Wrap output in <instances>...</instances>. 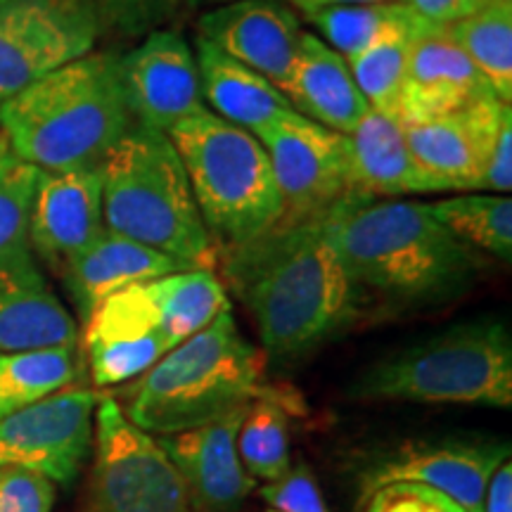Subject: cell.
<instances>
[{
	"label": "cell",
	"mask_w": 512,
	"mask_h": 512,
	"mask_svg": "<svg viewBox=\"0 0 512 512\" xmlns=\"http://www.w3.org/2000/svg\"><path fill=\"white\" fill-rule=\"evenodd\" d=\"M100 34L81 0H0V102L91 53Z\"/></svg>",
	"instance_id": "30bf717a"
},
{
	"label": "cell",
	"mask_w": 512,
	"mask_h": 512,
	"mask_svg": "<svg viewBox=\"0 0 512 512\" xmlns=\"http://www.w3.org/2000/svg\"><path fill=\"white\" fill-rule=\"evenodd\" d=\"M285 98L294 112L344 136H349L370 110L349 62L311 31H304L299 41Z\"/></svg>",
	"instance_id": "44dd1931"
},
{
	"label": "cell",
	"mask_w": 512,
	"mask_h": 512,
	"mask_svg": "<svg viewBox=\"0 0 512 512\" xmlns=\"http://www.w3.org/2000/svg\"><path fill=\"white\" fill-rule=\"evenodd\" d=\"M271 512H278V510H271Z\"/></svg>",
	"instance_id": "b9f144b4"
},
{
	"label": "cell",
	"mask_w": 512,
	"mask_h": 512,
	"mask_svg": "<svg viewBox=\"0 0 512 512\" xmlns=\"http://www.w3.org/2000/svg\"><path fill=\"white\" fill-rule=\"evenodd\" d=\"M491 91L489 81L444 29L415 41L399 98V124H420L475 105Z\"/></svg>",
	"instance_id": "d6986e66"
},
{
	"label": "cell",
	"mask_w": 512,
	"mask_h": 512,
	"mask_svg": "<svg viewBox=\"0 0 512 512\" xmlns=\"http://www.w3.org/2000/svg\"><path fill=\"white\" fill-rule=\"evenodd\" d=\"M482 512H512V463L510 458L498 465L486 486Z\"/></svg>",
	"instance_id": "f35d334b"
},
{
	"label": "cell",
	"mask_w": 512,
	"mask_h": 512,
	"mask_svg": "<svg viewBox=\"0 0 512 512\" xmlns=\"http://www.w3.org/2000/svg\"><path fill=\"white\" fill-rule=\"evenodd\" d=\"M361 401L512 406V335L503 318H477L380 358L356 377Z\"/></svg>",
	"instance_id": "8992f818"
},
{
	"label": "cell",
	"mask_w": 512,
	"mask_h": 512,
	"mask_svg": "<svg viewBox=\"0 0 512 512\" xmlns=\"http://www.w3.org/2000/svg\"><path fill=\"white\" fill-rule=\"evenodd\" d=\"M81 377L79 344L0 351V420L74 387Z\"/></svg>",
	"instance_id": "484cf974"
},
{
	"label": "cell",
	"mask_w": 512,
	"mask_h": 512,
	"mask_svg": "<svg viewBox=\"0 0 512 512\" xmlns=\"http://www.w3.org/2000/svg\"><path fill=\"white\" fill-rule=\"evenodd\" d=\"M169 138L219 256L278 226L283 200L271 159L252 131L204 110L176 124Z\"/></svg>",
	"instance_id": "52a82bcc"
},
{
	"label": "cell",
	"mask_w": 512,
	"mask_h": 512,
	"mask_svg": "<svg viewBox=\"0 0 512 512\" xmlns=\"http://www.w3.org/2000/svg\"><path fill=\"white\" fill-rule=\"evenodd\" d=\"M245 406L176 434L155 437L181 475L195 512H238L252 496L256 479L247 475L238 453Z\"/></svg>",
	"instance_id": "9a60e30c"
},
{
	"label": "cell",
	"mask_w": 512,
	"mask_h": 512,
	"mask_svg": "<svg viewBox=\"0 0 512 512\" xmlns=\"http://www.w3.org/2000/svg\"><path fill=\"white\" fill-rule=\"evenodd\" d=\"M202 38L268 81L285 95L297 62L302 24L283 0H233L200 17Z\"/></svg>",
	"instance_id": "2e32d148"
},
{
	"label": "cell",
	"mask_w": 512,
	"mask_h": 512,
	"mask_svg": "<svg viewBox=\"0 0 512 512\" xmlns=\"http://www.w3.org/2000/svg\"><path fill=\"white\" fill-rule=\"evenodd\" d=\"M98 19L100 31L119 38H143L164 29L183 10V0H81Z\"/></svg>",
	"instance_id": "d6a6232c"
},
{
	"label": "cell",
	"mask_w": 512,
	"mask_h": 512,
	"mask_svg": "<svg viewBox=\"0 0 512 512\" xmlns=\"http://www.w3.org/2000/svg\"><path fill=\"white\" fill-rule=\"evenodd\" d=\"M361 512H465L451 496L418 482H394L361 498Z\"/></svg>",
	"instance_id": "836d02e7"
},
{
	"label": "cell",
	"mask_w": 512,
	"mask_h": 512,
	"mask_svg": "<svg viewBox=\"0 0 512 512\" xmlns=\"http://www.w3.org/2000/svg\"><path fill=\"white\" fill-rule=\"evenodd\" d=\"M264 145L278 183L283 216L278 226H299L328 216L354 195L349 138L316 124L299 112L254 133Z\"/></svg>",
	"instance_id": "9c48e42d"
},
{
	"label": "cell",
	"mask_w": 512,
	"mask_h": 512,
	"mask_svg": "<svg viewBox=\"0 0 512 512\" xmlns=\"http://www.w3.org/2000/svg\"><path fill=\"white\" fill-rule=\"evenodd\" d=\"M508 458L510 441H408L363 470L361 498L394 482H418L451 496L465 512H482L489 479Z\"/></svg>",
	"instance_id": "7c38bea8"
},
{
	"label": "cell",
	"mask_w": 512,
	"mask_h": 512,
	"mask_svg": "<svg viewBox=\"0 0 512 512\" xmlns=\"http://www.w3.org/2000/svg\"><path fill=\"white\" fill-rule=\"evenodd\" d=\"M505 105L512 102V0H489L475 15L444 27Z\"/></svg>",
	"instance_id": "83f0119b"
},
{
	"label": "cell",
	"mask_w": 512,
	"mask_h": 512,
	"mask_svg": "<svg viewBox=\"0 0 512 512\" xmlns=\"http://www.w3.org/2000/svg\"><path fill=\"white\" fill-rule=\"evenodd\" d=\"M238 453L247 475L266 484L290 470V418L280 396H259L247 403L238 430Z\"/></svg>",
	"instance_id": "f546056e"
},
{
	"label": "cell",
	"mask_w": 512,
	"mask_h": 512,
	"mask_svg": "<svg viewBox=\"0 0 512 512\" xmlns=\"http://www.w3.org/2000/svg\"><path fill=\"white\" fill-rule=\"evenodd\" d=\"M131 124L114 53L91 50L0 102V131L41 171L95 169Z\"/></svg>",
	"instance_id": "3957f363"
},
{
	"label": "cell",
	"mask_w": 512,
	"mask_h": 512,
	"mask_svg": "<svg viewBox=\"0 0 512 512\" xmlns=\"http://www.w3.org/2000/svg\"><path fill=\"white\" fill-rule=\"evenodd\" d=\"M351 183L356 197H399L446 192L437 178L422 169L408 147L403 126L394 117L368 110L349 133Z\"/></svg>",
	"instance_id": "ffe728a7"
},
{
	"label": "cell",
	"mask_w": 512,
	"mask_h": 512,
	"mask_svg": "<svg viewBox=\"0 0 512 512\" xmlns=\"http://www.w3.org/2000/svg\"><path fill=\"white\" fill-rule=\"evenodd\" d=\"M195 60L202 100L209 102L216 117L256 133L271 121L292 112L290 100L266 76L233 60L207 38L197 36Z\"/></svg>",
	"instance_id": "cb8c5ba5"
},
{
	"label": "cell",
	"mask_w": 512,
	"mask_h": 512,
	"mask_svg": "<svg viewBox=\"0 0 512 512\" xmlns=\"http://www.w3.org/2000/svg\"><path fill=\"white\" fill-rule=\"evenodd\" d=\"M150 283L112 294L83 320L81 354L95 387H119L138 380L171 351L162 309Z\"/></svg>",
	"instance_id": "4fadbf2b"
},
{
	"label": "cell",
	"mask_w": 512,
	"mask_h": 512,
	"mask_svg": "<svg viewBox=\"0 0 512 512\" xmlns=\"http://www.w3.org/2000/svg\"><path fill=\"white\" fill-rule=\"evenodd\" d=\"M287 5L297 8L302 15H313V12L325 8H339V5H363V3H382V0H285Z\"/></svg>",
	"instance_id": "ab89813d"
},
{
	"label": "cell",
	"mask_w": 512,
	"mask_h": 512,
	"mask_svg": "<svg viewBox=\"0 0 512 512\" xmlns=\"http://www.w3.org/2000/svg\"><path fill=\"white\" fill-rule=\"evenodd\" d=\"M57 484L17 467H0V512H53Z\"/></svg>",
	"instance_id": "d590c367"
},
{
	"label": "cell",
	"mask_w": 512,
	"mask_h": 512,
	"mask_svg": "<svg viewBox=\"0 0 512 512\" xmlns=\"http://www.w3.org/2000/svg\"><path fill=\"white\" fill-rule=\"evenodd\" d=\"M313 27L332 50L344 60L361 55L363 50L377 46L396 36H430L441 27L418 15L403 0H382V3L339 5L309 15Z\"/></svg>",
	"instance_id": "d4e9b609"
},
{
	"label": "cell",
	"mask_w": 512,
	"mask_h": 512,
	"mask_svg": "<svg viewBox=\"0 0 512 512\" xmlns=\"http://www.w3.org/2000/svg\"><path fill=\"white\" fill-rule=\"evenodd\" d=\"M510 110L496 95H486L460 112L401 126L415 159L446 192L477 190L503 117Z\"/></svg>",
	"instance_id": "ac0fdd59"
},
{
	"label": "cell",
	"mask_w": 512,
	"mask_h": 512,
	"mask_svg": "<svg viewBox=\"0 0 512 512\" xmlns=\"http://www.w3.org/2000/svg\"><path fill=\"white\" fill-rule=\"evenodd\" d=\"M185 5L190 8H200V5H223V3H233V0H183Z\"/></svg>",
	"instance_id": "60d3db41"
},
{
	"label": "cell",
	"mask_w": 512,
	"mask_h": 512,
	"mask_svg": "<svg viewBox=\"0 0 512 512\" xmlns=\"http://www.w3.org/2000/svg\"><path fill=\"white\" fill-rule=\"evenodd\" d=\"M323 223L351 283L394 309L451 304L486 271V256L456 238L430 204L349 197Z\"/></svg>",
	"instance_id": "7a4b0ae2"
},
{
	"label": "cell",
	"mask_w": 512,
	"mask_h": 512,
	"mask_svg": "<svg viewBox=\"0 0 512 512\" xmlns=\"http://www.w3.org/2000/svg\"><path fill=\"white\" fill-rule=\"evenodd\" d=\"M406 5L422 15L437 27H448V24H456L460 19L475 15L489 0H403Z\"/></svg>",
	"instance_id": "74e56055"
},
{
	"label": "cell",
	"mask_w": 512,
	"mask_h": 512,
	"mask_svg": "<svg viewBox=\"0 0 512 512\" xmlns=\"http://www.w3.org/2000/svg\"><path fill=\"white\" fill-rule=\"evenodd\" d=\"M259 396H278L264 384V356L226 311L140 375L121 411L143 432L162 437L200 427Z\"/></svg>",
	"instance_id": "5b68a950"
},
{
	"label": "cell",
	"mask_w": 512,
	"mask_h": 512,
	"mask_svg": "<svg viewBox=\"0 0 512 512\" xmlns=\"http://www.w3.org/2000/svg\"><path fill=\"white\" fill-rule=\"evenodd\" d=\"M41 169L15 152L0 131V266H34L36 256L29 240L31 204Z\"/></svg>",
	"instance_id": "f1b7e54d"
},
{
	"label": "cell",
	"mask_w": 512,
	"mask_h": 512,
	"mask_svg": "<svg viewBox=\"0 0 512 512\" xmlns=\"http://www.w3.org/2000/svg\"><path fill=\"white\" fill-rule=\"evenodd\" d=\"M93 467L81 512H195L181 475L152 434L100 399L93 427Z\"/></svg>",
	"instance_id": "ba28073f"
},
{
	"label": "cell",
	"mask_w": 512,
	"mask_h": 512,
	"mask_svg": "<svg viewBox=\"0 0 512 512\" xmlns=\"http://www.w3.org/2000/svg\"><path fill=\"white\" fill-rule=\"evenodd\" d=\"M98 401L93 389L74 384L0 420V467L72 486L93 451Z\"/></svg>",
	"instance_id": "8fae6325"
},
{
	"label": "cell",
	"mask_w": 512,
	"mask_h": 512,
	"mask_svg": "<svg viewBox=\"0 0 512 512\" xmlns=\"http://www.w3.org/2000/svg\"><path fill=\"white\" fill-rule=\"evenodd\" d=\"M79 342V328L41 268L0 266V351Z\"/></svg>",
	"instance_id": "603a6c76"
},
{
	"label": "cell",
	"mask_w": 512,
	"mask_h": 512,
	"mask_svg": "<svg viewBox=\"0 0 512 512\" xmlns=\"http://www.w3.org/2000/svg\"><path fill=\"white\" fill-rule=\"evenodd\" d=\"M430 207L465 245L505 264L512 259V200L508 195H458Z\"/></svg>",
	"instance_id": "4dcf8cb0"
},
{
	"label": "cell",
	"mask_w": 512,
	"mask_h": 512,
	"mask_svg": "<svg viewBox=\"0 0 512 512\" xmlns=\"http://www.w3.org/2000/svg\"><path fill=\"white\" fill-rule=\"evenodd\" d=\"M323 219L275 226L219 256L273 358L306 356L347 330L366 299L344 271Z\"/></svg>",
	"instance_id": "6da1fadb"
},
{
	"label": "cell",
	"mask_w": 512,
	"mask_h": 512,
	"mask_svg": "<svg viewBox=\"0 0 512 512\" xmlns=\"http://www.w3.org/2000/svg\"><path fill=\"white\" fill-rule=\"evenodd\" d=\"M415 41H418V36L387 38V41L377 43V46L347 60L358 91L363 93L370 110L396 119L403 79H406L408 60H411Z\"/></svg>",
	"instance_id": "1f68e13d"
},
{
	"label": "cell",
	"mask_w": 512,
	"mask_h": 512,
	"mask_svg": "<svg viewBox=\"0 0 512 512\" xmlns=\"http://www.w3.org/2000/svg\"><path fill=\"white\" fill-rule=\"evenodd\" d=\"M181 261L157 249L102 230L91 245L76 256L60 278L81 320L91 316L95 306L131 285L150 283L162 275L183 271Z\"/></svg>",
	"instance_id": "7402d4cb"
},
{
	"label": "cell",
	"mask_w": 512,
	"mask_h": 512,
	"mask_svg": "<svg viewBox=\"0 0 512 512\" xmlns=\"http://www.w3.org/2000/svg\"><path fill=\"white\" fill-rule=\"evenodd\" d=\"M477 190H489L494 195H510L512 190V110L503 117L501 131L479 178Z\"/></svg>",
	"instance_id": "8d00e7d4"
},
{
	"label": "cell",
	"mask_w": 512,
	"mask_h": 512,
	"mask_svg": "<svg viewBox=\"0 0 512 512\" xmlns=\"http://www.w3.org/2000/svg\"><path fill=\"white\" fill-rule=\"evenodd\" d=\"M119 79L133 121L169 133L207 110L195 50L174 29L150 31L136 48L119 55Z\"/></svg>",
	"instance_id": "5bb4252c"
},
{
	"label": "cell",
	"mask_w": 512,
	"mask_h": 512,
	"mask_svg": "<svg viewBox=\"0 0 512 512\" xmlns=\"http://www.w3.org/2000/svg\"><path fill=\"white\" fill-rule=\"evenodd\" d=\"M261 498L278 512H330L316 477L306 465H290L283 477L261 486Z\"/></svg>",
	"instance_id": "e575fe53"
},
{
	"label": "cell",
	"mask_w": 512,
	"mask_h": 512,
	"mask_svg": "<svg viewBox=\"0 0 512 512\" xmlns=\"http://www.w3.org/2000/svg\"><path fill=\"white\" fill-rule=\"evenodd\" d=\"M105 230L188 268L219 264L169 133L133 121L98 164Z\"/></svg>",
	"instance_id": "277c9868"
},
{
	"label": "cell",
	"mask_w": 512,
	"mask_h": 512,
	"mask_svg": "<svg viewBox=\"0 0 512 512\" xmlns=\"http://www.w3.org/2000/svg\"><path fill=\"white\" fill-rule=\"evenodd\" d=\"M105 230L102 181L95 169L41 171L31 204L29 240L34 256L55 275Z\"/></svg>",
	"instance_id": "e0dca14e"
},
{
	"label": "cell",
	"mask_w": 512,
	"mask_h": 512,
	"mask_svg": "<svg viewBox=\"0 0 512 512\" xmlns=\"http://www.w3.org/2000/svg\"><path fill=\"white\" fill-rule=\"evenodd\" d=\"M152 292L162 309L164 332L174 349L230 311L226 285L211 268H183L152 280Z\"/></svg>",
	"instance_id": "4316f807"
}]
</instances>
